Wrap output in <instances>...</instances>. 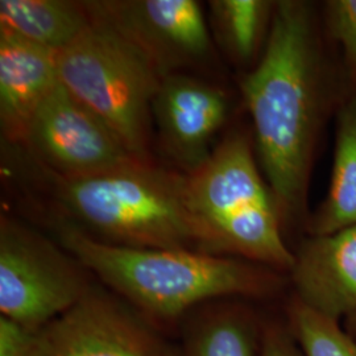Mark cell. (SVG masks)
<instances>
[{
  "instance_id": "obj_11",
  "label": "cell",
  "mask_w": 356,
  "mask_h": 356,
  "mask_svg": "<svg viewBox=\"0 0 356 356\" xmlns=\"http://www.w3.org/2000/svg\"><path fill=\"white\" fill-rule=\"evenodd\" d=\"M293 296L339 322L356 312V226L309 235L294 252Z\"/></svg>"
},
{
  "instance_id": "obj_3",
  "label": "cell",
  "mask_w": 356,
  "mask_h": 356,
  "mask_svg": "<svg viewBox=\"0 0 356 356\" xmlns=\"http://www.w3.org/2000/svg\"><path fill=\"white\" fill-rule=\"evenodd\" d=\"M186 176L185 197L200 251L291 272L294 252L254 145L241 132L220 141L209 160Z\"/></svg>"
},
{
  "instance_id": "obj_1",
  "label": "cell",
  "mask_w": 356,
  "mask_h": 356,
  "mask_svg": "<svg viewBox=\"0 0 356 356\" xmlns=\"http://www.w3.org/2000/svg\"><path fill=\"white\" fill-rule=\"evenodd\" d=\"M325 33L319 6L276 1L266 48L241 81L257 161L284 226L305 218L316 152L350 82Z\"/></svg>"
},
{
  "instance_id": "obj_12",
  "label": "cell",
  "mask_w": 356,
  "mask_h": 356,
  "mask_svg": "<svg viewBox=\"0 0 356 356\" xmlns=\"http://www.w3.org/2000/svg\"><path fill=\"white\" fill-rule=\"evenodd\" d=\"M57 54L0 26V124L8 140L24 141L40 103L60 82Z\"/></svg>"
},
{
  "instance_id": "obj_13",
  "label": "cell",
  "mask_w": 356,
  "mask_h": 356,
  "mask_svg": "<svg viewBox=\"0 0 356 356\" xmlns=\"http://www.w3.org/2000/svg\"><path fill=\"white\" fill-rule=\"evenodd\" d=\"M247 302L219 298L191 309L178 326L179 356L259 355L264 319Z\"/></svg>"
},
{
  "instance_id": "obj_14",
  "label": "cell",
  "mask_w": 356,
  "mask_h": 356,
  "mask_svg": "<svg viewBox=\"0 0 356 356\" xmlns=\"http://www.w3.org/2000/svg\"><path fill=\"white\" fill-rule=\"evenodd\" d=\"M335 148L329 191L307 218L309 235L356 226V86L350 85L338 106Z\"/></svg>"
},
{
  "instance_id": "obj_15",
  "label": "cell",
  "mask_w": 356,
  "mask_h": 356,
  "mask_svg": "<svg viewBox=\"0 0 356 356\" xmlns=\"http://www.w3.org/2000/svg\"><path fill=\"white\" fill-rule=\"evenodd\" d=\"M91 23L83 1H0V26L57 53L73 44Z\"/></svg>"
},
{
  "instance_id": "obj_18",
  "label": "cell",
  "mask_w": 356,
  "mask_h": 356,
  "mask_svg": "<svg viewBox=\"0 0 356 356\" xmlns=\"http://www.w3.org/2000/svg\"><path fill=\"white\" fill-rule=\"evenodd\" d=\"M325 33L341 58L350 85L356 86V0H327L319 6Z\"/></svg>"
},
{
  "instance_id": "obj_10",
  "label": "cell",
  "mask_w": 356,
  "mask_h": 356,
  "mask_svg": "<svg viewBox=\"0 0 356 356\" xmlns=\"http://www.w3.org/2000/svg\"><path fill=\"white\" fill-rule=\"evenodd\" d=\"M229 108L226 92L198 78L173 73L161 79L152 118L163 151L185 175L209 160L211 140L225 124Z\"/></svg>"
},
{
  "instance_id": "obj_17",
  "label": "cell",
  "mask_w": 356,
  "mask_h": 356,
  "mask_svg": "<svg viewBox=\"0 0 356 356\" xmlns=\"http://www.w3.org/2000/svg\"><path fill=\"white\" fill-rule=\"evenodd\" d=\"M288 325L305 356H356V342L339 326L292 296Z\"/></svg>"
},
{
  "instance_id": "obj_8",
  "label": "cell",
  "mask_w": 356,
  "mask_h": 356,
  "mask_svg": "<svg viewBox=\"0 0 356 356\" xmlns=\"http://www.w3.org/2000/svg\"><path fill=\"white\" fill-rule=\"evenodd\" d=\"M47 334L49 356H179L170 335L98 280Z\"/></svg>"
},
{
  "instance_id": "obj_16",
  "label": "cell",
  "mask_w": 356,
  "mask_h": 356,
  "mask_svg": "<svg viewBox=\"0 0 356 356\" xmlns=\"http://www.w3.org/2000/svg\"><path fill=\"white\" fill-rule=\"evenodd\" d=\"M216 38L238 64L254 61L266 48L276 1L213 0L210 1Z\"/></svg>"
},
{
  "instance_id": "obj_7",
  "label": "cell",
  "mask_w": 356,
  "mask_h": 356,
  "mask_svg": "<svg viewBox=\"0 0 356 356\" xmlns=\"http://www.w3.org/2000/svg\"><path fill=\"white\" fill-rule=\"evenodd\" d=\"M23 143L58 178L86 177L136 161L111 128L61 82L40 103Z\"/></svg>"
},
{
  "instance_id": "obj_20",
  "label": "cell",
  "mask_w": 356,
  "mask_h": 356,
  "mask_svg": "<svg viewBox=\"0 0 356 356\" xmlns=\"http://www.w3.org/2000/svg\"><path fill=\"white\" fill-rule=\"evenodd\" d=\"M259 356H305L296 341L288 322L270 318L263 321Z\"/></svg>"
},
{
  "instance_id": "obj_4",
  "label": "cell",
  "mask_w": 356,
  "mask_h": 356,
  "mask_svg": "<svg viewBox=\"0 0 356 356\" xmlns=\"http://www.w3.org/2000/svg\"><path fill=\"white\" fill-rule=\"evenodd\" d=\"M51 177L66 223L98 242L200 251L185 175L136 160L86 177Z\"/></svg>"
},
{
  "instance_id": "obj_21",
  "label": "cell",
  "mask_w": 356,
  "mask_h": 356,
  "mask_svg": "<svg viewBox=\"0 0 356 356\" xmlns=\"http://www.w3.org/2000/svg\"><path fill=\"white\" fill-rule=\"evenodd\" d=\"M346 332L356 342V312L346 319Z\"/></svg>"
},
{
  "instance_id": "obj_5",
  "label": "cell",
  "mask_w": 356,
  "mask_h": 356,
  "mask_svg": "<svg viewBox=\"0 0 356 356\" xmlns=\"http://www.w3.org/2000/svg\"><path fill=\"white\" fill-rule=\"evenodd\" d=\"M60 82L98 115L128 152L148 163L152 103L164 76L113 26L92 20L57 54Z\"/></svg>"
},
{
  "instance_id": "obj_9",
  "label": "cell",
  "mask_w": 356,
  "mask_h": 356,
  "mask_svg": "<svg viewBox=\"0 0 356 356\" xmlns=\"http://www.w3.org/2000/svg\"><path fill=\"white\" fill-rule=\"evenodd\" d=\"M91 20L113 26L136 45L163 76L204 60L209 29L194 0L83 1Z\"/></svg>"
},
{
  "instance_id": "obj_2",
  "label": "cell",
  "mask_w": 356,
  "mask_h": 356,
  "mask_svg": "<svg viewBox=\"0 0 356 356\" xmlns=\"http://www.w3.org/2000/svg\"><path fill=\"white\" fill-rule=\"evenodd\" d=\"M56 229L69 254L168 335L177 334L182 318L204 302L266 300L284 288L281 272L239 257L119 247L98 242L66 222Z\"/></svg>"
},
{
  "instance_id": "obj_6",
  "label": "cell",
  "mask_w": 356,
  "mask_h": 356,
  "mask_svg": "<svg viewBox=\"0 0 356 356\" xmlns=\"http://www.w3.org/2000/svg\"><path fill=\"white\" fill-rule=\"evenodd\" d=\"M97 282L64 247L24 223L0 219V316L42 329Z\"/></svg>"
},
{
  "instance_id": "obj_19",
  "label": "cell",
  "mask_w": 356,
  "mask_h": 356,
  "mask_svg": "<svg viewBox=\"0 0 356 356\" xmlns=\"http://www.w3.org/2000/svg\"><path fill=\"white\" fill-rule=\"evenodd\" d=\"M0 356H49L47 326L31 329L0 316Z\"/></svg>"
}]
</instances>
